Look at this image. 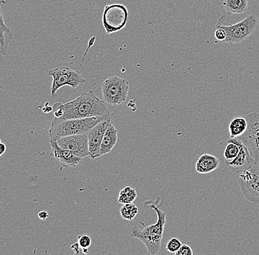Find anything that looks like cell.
Returning a JSON list of instances; mask_svg holds the SVG:
<instances>
[{
    "instance_id": "cell-15",
    "label": "cell",
    "mask_w": 259,
    "mask_h": 255,
    "mask_svg": "<svg viewBox=\"0 0 259 255\" xmlns=\"http://www.w3.org/2000/svg\"><path fill=\"white\" fill-rule=\"evenodd\" d=\"M220 161L217 157L210 154H203L197 160L195 169L200 174H209L217 169Z\"/></svg>"
},
{
    "instance_id": "cell-18",
    "label": "cell",
    "mask_w": 259,
    "mask_h": 255,
    "mask_svg": "<svg viewBox=\"0 0 259 255\" xmlns=\"http://www.w3.org/2000/svg\"><path fill=\"white\" fill-rule=\"evenodd\" d=\"M248 128V121L245 117H236L229 124L230 139H235L243 135Z\"/></svg>"
},
{
    "instance_id": "cell-25",
    "label": "cell",
    "mask_w": 259,
    "mask_h": 255,
    "mask_svg": "<svg viewBox=\"0 0 259 255\" xmlns=\"http://www.w3.org/2000/svg\"><path fill=\"white\" fill-rule=\"evenodd\" d=\"M215 36L216 40H220V41H225L227 37V34L225 30L220 28H216Z\"/></svg>"
},
{
    "instance_id": "cell-28",
    "label": "cell",
    "mask_w": 259,
    "mask_h": 255,
    "mask_svg": "<svg viewBox=\"0 0 259 255\" xmlns=\"http://www.w3.org/2000/svg\"><path fill=\"white\" fill-rule=\"evenodd\" d=\"M52 107H51V106H49V103H46V104H45L44 107L42 109V110H43V112H45V113H49V112H50L51 111H52Z\"/></svg>"
},
{
    "instance_id": "cell-14",
    "label": "cell",
    "mask_w": 259,
    "mask_h": 255,
    "mask_svg": "<svg viewBox=\"0 0 259 255\" xmlns=\"http://www.w3.org/2000/svg\"><path fill=\"white\" fill-rule=\"evenodd\" d=\"M117 141H118V132L115 127L111 124L105 131L99 151L96 155V158L111 152L117 145Z\"/></svg>"
},
{
    "instance_id": "cell-17",
    "label": "cell",
    "mask_w": 259,
    "mask_h": 255,
    "mask_svg": "<svg viewBox=\"0 0 259 255\" xmlns=\"http://www.w3.org/2000/svg\"><path fill=\"white\" fill-rule=\"evenodd\" d=\"M222 5L227 14H242L248 10V0H223Z\"/></svg>"
},
{
    "instance_id": "cell-9",
    "label": "cell",
    "mask_w": 259,
    "mask_h": 255,
    "mask_svg": "<svg viewBox=\"0 0 259 255\" xmlns=\"http://www.w3.org/2000/svg\"><path fill=\"white\" fill-rule=\"evenodd\" d=\"M238 182L247 200L259 205V164L241 173Z\"/></svg>"
},
{
    "instance_id": "cell-26",
    "label": "cell",
    "mask_w": 259,
    "mask_h": 255,
    "mask_svg": "<svg viewBox=\"0 0 259 255\" xmlns=\"http://www.w3.org/2000/svg\"><path fill=\"white\" fill-rule=\"evenodd\" d=\"M71 249H72V251L74 252L75 255H79L80 253H81V250H82V248H81L78 242L72 244V245L71 246Z\"/></svg>"
},
{
    "instance_id": "cell-12",
    "label": "cell",
    "mask_w": 259,
    "mask_h": 255,
    "mask_svg": "<svg viewBox=\"0 0 259 255\" xmlns=\"http://www.w3.org/2000/svg\"><path fill=\"white\" fill-rule=\"evenodd\" d=\"M111 123V118L104 120L102 122L99 123L95 127H93L89 133H88V148H89V157L91 159H95L104 135L108 127Z\"/></svg>"
},
{
    "instance_id": "cell-22",
    "label": "cell",
    "mask_w": 259,
    "mask_h": 255,
    "mask_svg": "<svg viewBox=\"0 0 259 255\" xmlns=\"http://www.w3.org/2000/svg\"><path fill=\"white\" fill-rule=\"evenodd\" d=\"M182 242L178 239V238L174 237V238H171L170 241L167 242V250L170 253H174L175 254L176 252L180 249V247L182 246Z\"/></svg>"
},
{
    "instance_id": "cell-4",
    "label": "cell",
    "mask_w": 259,
    "mask_h": 255,
    "mask_svg": "<svg viewBox=\"0 0 259 255\" xmlns=\"http://www.w3.org/2000/svg\"><path fill=\"white\" fill-rule=\"evenodd\" d=\"M225 16H222L218 20L216 28H220L225 30L227 37L225 42L227 43H239L248 39L253 34L256 32L259 25V19L257 16L251 14L245 19L234 25H224Z\"/></svg>"
},
{
    "instance_id": "cell-24",
    "label": "cell",
    "mask_w": 259,
    "mask_h": 255,
    "mask_svg": "<svg viewBox=\"0 0 259 255\" xmlns=\"http://www.w3.org/2000/svg\"><path fill=\"white\" fill-rule=\"evenodd\" d=\"M176 255H193L192 248L187 244H182L178 250L175 253Z\"/></svg>"
},
{
    "instance_id": "cell-21",
    "label": "cell",
    "mask_w": 259,
    "mask_h": 255,
    "mask_svg": "<svg viewBox=\"0 0 259 255\" xmlns=\"http://www.w3.org/2000/svg\"><path fill=\"white\" fill-rule=\"evenodd\" d=\"M239 146L234 142L227 141V145L224 151V157L226 160H231L239 154Z\"/></svg>"
},
{
    "instance_id": "cell-13",
    "label": "cell",
    "mask_w": 259,
    "mask_h": 255,
    "mask_svg": "<svg viewBox=\"0 0 259 255\" xmlns=\"http://www.w3.org/2000/svg\"><path fill=\"white\" fill-rule=\"evenodd\" d=\"M50 145L55 158L58 161L61 162L64 167H67V166L76 167L78 165L82 163L84 158L78 157L69 149H66L60 146L56 141L50 140Z\"/></svg>"
},
{
    "instance_id": "cell-30",
    "label": "cell",
    "mask_w": 259,
    "mask_h": 255,
    "mask_svg": "<svg viewBox=\"0 0 259 255\" xmlns=\"http://www.w3.org/2000/svg\"><path fill=\"white\" fill-rule=\"evenodd\" d=\"M83 253H84V254H88L89 253V251H88V248L86 249H82Z\"/></svg>"
},
{
    "instance_id": "cell-6",
    "label": "cell",
    "mask_w": 259,
    "mask_h": 255,
    "mask_svg": "<svg viewBox=\"0 0 259 255\" xmlns=\"http://www.w3.org/2000/svg\"><path fill=\"white\" fill-rule=\"evenodd\" d=\"M49 76L52 77L51 86V95L52 98L56 97L57 91L65 85H69L73 89L85 83L86 79L77 70H73L69 67H57L48 72Z\"/></svg>"
},
{
    "instance_id": "cell-31",
    "label": "cell",
    "mask_w": 259,
    "mask_h": 255,
    "mask_svg": "<svg viewBox=\"0 0 259 255\" xmlns=\"http://www.w3.org/2000/svg\"><path fill=\"white\" fill-rule=\"evenodd\" d=\"M0 143H1V139H0Z\"/></svg>"
},
{
    "instance_id": "cell-10",
    "label": "cell",
    "mask_w": 259,
    "mask_h": 255,
    "mask_svg": "<svg viewBox=\"0 0 259 255\" xmlns=\"http://www.w3.org/2000/svg\"><path fill=\"white\" fill-rule=\"evenodd\" d=\"M228 140L234 142L239 146V154H237V156L233 160H226L227 168L231 172L240 175L242 172H245L248 169H251L252 166L257 165L254 159L251 157L248 148L239 140V138L229 139Z\"/></svg>"
},
{
    "instance_id": "cell-27",
    "label": "cell",
    "mask_w": 259,
    "mask_h": 255,
    "mask_svg": "<svg viewBox=\"0 0 259 255\" xmlns=\"http://www.w3.org/2000/svg\"><path fill=\"white\" fill-rule=\"evenodd\" d=\"M49 217V214L46 211H41L39 214V218L45 220Z\"/></svg>"
},
{
    "instance_id": "cell-23",
    "label": "cell",
    "mask_w": 259,
    "mask_h": 255,
    "mask_svg": "<svg viewBox=\"0 0 259 255\" xmlns=\"http://www.w3.org/2000/svg\"><path fill=\"white\" fill-rule=\"evenodd\" d=\"M78 244L81 246V248H89L92 244L91 237L88 235H81L78 237Z\"/></svg>"
},
{
    "instance_id": "cell-7",
    "label": "cell",
    "mask_w": 259,
    "mask_h": 255,
    "mask_svg": "<svg viewBox=\"0 0 259 255\" xmlns=\"http://www.w3.org/2000/svg\"><path fill=\"white\" fill-rule=\"evenodd\" d=\"M129 10L122 4H108L102 14V25L107 34H112L126 28Z\"/></svg>"
},
{
    "instance_id": "cell-19",
    "label": "cell",
    "mask_w": 259,
    "mask_h": 255,
    "mask_svg": "<svg viewBox=\"0 0 259 255\" xmlns=\"http://www.w3.org/2000/svg\"><path fill=\"white\" fill-rule=\"evenodd\" d=\"M137 197V192L135 188L127 186L125 188L122 189L119 195V203L129 204L132 203Z\"/></svg>"
},
{
    "instance_id": "cell-16",
    "label": "cell",
    "mask_w": 259,
    "mask_h": 255,
    "mask_svg": "<svg viewBox=\"0 0 259 255\" xmlns=\"http://www.w3.org/2000/svg\"><path fill=\"white\" fill-rule=\"evenodd\" d=\"M13 38V33L4 23L2 10L0 6V52L6 55L8 50L9 45Z\"/></svg>"
},
{
    "instance_id": "cell-11",
    "label": "cell",
    "mask_w": 259,
    "mask_h": 255,
    "mask_svg": "<svg viewBox=\"0 0 259 255\" xmlns=\"http://www.w3.org/2000/svg\"><path fill=\"white\" fill-rule=\"evenodd\" d=\"M56 142L60 146L69 149L78 157L84 158L89 156L88 134L65 136L58 139Z\"/></svg>"
},
{
    "instance_id": "cell-8",
    "label": "cell",
    "mask_w": 259,
    "mask_h": 255,
    "mask_svg": "<svg viewBox=\"0 0 259 255\" xmlns=\"http://www.w3.org/2000/svg\"><path fill=\"white\" fill-rule=\"evenodd\" d=\"M248 128L239 139L246 146L257 164H259V113L251 112L245 116Z\"/></svg>"
},
{
    "instance_id": "cell-2",
    "label": "cell",
    "mask_w": 259,
    "mask_h": 255,
    "mask_svg": "<svg viewBox=\"0 0 259 255\" xmlns=\"http://www.w3.org/2000/svg\"><path fill=\"white\" fill-rule=\"evenodd\" d=\"M109 118H111V114L61 121L53 120L49 130V137L50 140L57 141L65 136L88 134L93 127Z\"/></svg>"
},
{
    "instance_id": "cell-20",
    "label": "cell",
    "mask_w": 259,
    "mask_h": 255,
    "mask_svg": "<svg viewBox=\"0 0 259 255\" xmlns=\"http://www.w3.org/2000/svg\"><path fill=\"white\" fill-rule=\"evenodd\" d=\"M138 213V209L136 205L132 203L125 204L120 208V214L123 219L128 220H132L136 217Z\"/></svg>"
},
{
    "instance_id": "cell-5",
    "label": "cell",
    "mask_w": 259,
    "mask_h": 255,
    "mask_svg": "<svg viewBox=\"0 0 259 255\" xmlns=\"http://www.w3.org/2000/svg\"><path fill=\"white\" fill-rule=\"evenodd\" d=\"M129 91V81L120 76H110L102 85L103 100L111 106H120L124 103L127 100Z\"/></svg>"
},
{
    "instance_id": "cell-29",
    "label": "cell",
    "mask_w": 259,
    "mask_h": 255,
    "mask_svg": "<svg viewBox=\"0 0 259 255\" xmlns=\"http://www.w3.org/2000/svg\"><path fill=\"white\" fill-rule=\"evenodd\" d=\"M6 151V146L3 143H0V157H1V156L4 154V153Z\"/></svg>"
},
{
    "instance_id": "cell-1",
    "label": "cell",
    "mask_w": 259,
    "mask_h": 255,
    "mask_svg": "<svg viewBox=\"0 0 259 255\" xmlns=\"http://www.w3.org/2000/svg\"><path fill=\"white\" fill-rule=\"evenodd\" d=\"M104 100H101L93 91L84 92L72 101L52 106L53 120L61 121L75 118H85L111 114V109Z\"/></svg>"
},
{
    "instance_id": "cell-3",
    "label": "cell",
    "mask_w": 259,
    "mask_h": 255,
    "mask_svg": "<svg viewBox=\"0 0 259 255\" xmlns=\"http://www.w3.org/2000/svg\"><path fill=\"white\" fill-rule=\"evenodd\" d=\"M150 207L157 214V222L142 229L134 226L131 229L130 236L141 241L147 247L149 255H156L159 254L162 247L167 214L156 205H150Z\"/></svg>"
}]
</instances>
